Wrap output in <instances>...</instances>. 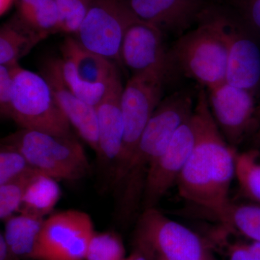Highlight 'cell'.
I'll return each mask as SVG.
<instances>
[{
    "label": "cell",
    "instance_id": "1",
    "mask_svg": "<svg viewBox=\"0 0 260 260\" xmlns=\"http://www.w3.org/2000/svg\"><path fill=\"white\" fill-rule=\"evenodd\" d=\"M192 116L196 142L177 186L183 199L214 215L230 203L238 152L215 122L204 88L198 91Z\"/></svg>",
    "mask_w": 260,
    "mask_h": 260
},
{
    "label": "cell",
    "instance_id": "2",
    "mask_svg": "<svg viewBox=\"0 0 260 260\" xmlns=\"http://www.w3.org/2000/svg\"><path fill=\"white\" fill-rule=\"evenodd\" d=\"M2 143L15 147L34 169L56 180H79L90 173L86 153L75 137L21 129Z\"/></svg>",
    "mask_w": 260,
    "mask_h": 260
},
{
    "label": "cell",
    "instance_id": "3",
    "mask_svg": "<svg viewBox=\"0 0 260 260\" xmlns=\"http://www.w3.org/2000/svg\"><path fill=\"white\" fill-rule=\"evenodd\" d=\"M167 51L169 71L177 68L187 78L211 90L226 83L227 53L205 15Z\"/></svg>",
    "mask_w": 260,
    "mask_h": 260
},
{
    "label": "cell",
    "instance_id": "4",
    "mask_svg": "<svg viewBox=\"0 0 260 260\" xmlns=\"http://www.w3.org/2000/svg\"><path fill=\"white\" fill-rule=\"evenodd\" d=\"M167 76L165 71L158 70L135 73L123 88L121 109L124 132L112 177V186L116 189L125 177L143 131L162 101Z\"/></svg>",
    "mask_w": 260,
    "mask_h": 260
},
{
    "label": "cell",
    "instance_id": "5",
    "mask_svg": "<svg viewBox=\"0 0 260 260\" xmlns=\"http://www.w3.org/2000/svg\"><path fill=\"white\" fill-rule=\"evenodd\" d=\"M11 119L21 129L61 137H75L72 126L45 78L39 73L13 66Z\"/></svg>",
    "mask_w": 260,
    "mask_h": 260
},
{
    "label": "cell",
    "instance_id": "6",
    "mask_svg": "<svg viewBox=\"0 0 260 260\" xmlns=\"http://www.w3.org/2000/svg\"><path fill=\"white\" fill-rule=\"evenodd\" d=\"M135 246L150 260H212L198 234L155 208L143 210L137 224Z\"/></svg>",
    "mask_w": 260,
    "mask_h": 260
},
{
    "label": "cell",
    "instance_id": "7",
    "mask_svg": "<svg viewBox=\"0 0 260 260\" xmlns=\"http://www.w3.org/2000/svg\"><path fill=\"white\" fill-rule=\"evenodd\" d=\"M138 20L128 0H92L75 37L89 50L121 64L124 34Z\"/></svg>",
    "mask_w": 260,
    "mask_h": 260
},
{
    "label": "cell",
    "instance_id": "8",
    "mask_svg": "<svg viewBox=\"0 0 260 260\" xmlns=\"http://www.w3.org/2000/svg\"><path fill=\"white\" fill-rule=\"evenodd\" d=\"M95 233L93 220L85 212L68 210L44 220L32 260H85Z\"/></svg>",
    "mask_w": 260,
    "mask_h": 260
},
{
    "label": "cell",
    "instance_id": "9",
    "mask_svg": "<svg viewBox=\"0 0 260 260\" xmlns=\"http://www.w3.org/2000/svg\"><path fill=\"white\" fill-rule=\"evenodd\" d=\"M205 15L226 50V83L252 91L260 82L259 47L235 20L223 12L209 7Z\"/></svg>",
    "mask_w": 260,
    "mask_h": 260
},
{
    "label": "cell",
    "instance_id": "10",
    "mask_svg": "<svg viewBox=\"0 0 260 260\" xmlns=\"http://www.w3.org/2000/svg\"><path fill=\"white\" fill-rule=\"evenodd\" d=\"M195 142L196 126L191 114L177 130L164 153L150 168L142 200L143 210L155 208L168 191L177 185Z\"/></svg>",
    "mask_w": 260,
    "mask_h": 260
},
{
    "label": "cell",
    "instance_id": "11",
    "mask_svg": "<svg viewBox=\"0 0 260 260\" xmlns=\"http://www.w3.org/2000/svg\"><path fill=\"white\" fill-rule=\"evenodd\" d=\"M210 110L229 144L237 148L257 121L251 91L225 83L208 90Z\"/></svg>",
    "mask_w": 260,
    "mask_h": 260
},
{
    "label": "cell",
    "instance_id": "12",
    "mask_svg": "<svg viewBox=\"0 0 260 260\" xmlns=\"http://www.w3.org/2000/svg\"><path fill=\"white\" fill-rule=\"evenodd\" d=\"M40 74L49 83L70 124L97 154L99 126L95 107L82 101L70 90L63 78L59 59L49 58L44 61Z\"/></svg>",
    "mask_w": 260,
    "mask_h": 260
},
{
    "label": "cell",
    "instance_id": "13",
    "mask_svg": "<svg viewBox=\"0 0 260 260\" xmlns=\"http://www.w3.org/2000/svg\"><path fill=\"white\" fill-rule=\"evenodd\" d=\"M162 37V32L158 28L143 20L132 24L121 43V64L134 74L158 70L168 75V54Z\"/></svg>",
    "mask_w": 260,
    "mask_h": 260
},
{
    "label": "cell",
    "instance_id": "14",
    "mask_svg": "<svg viewBox=\"0 0 260 260\" xmlns=\"http://www.w3.org/2000/svg\"><path fill=\"white\" fill-rule=\"evenodd\" d=\"M140 20L164 31L182 32L209 8L208 0H128Z\"/></svg>",
    "mask_w": 260,
    "mask_h": 260
},
{
    "label": "cell",
    "instance_id": "15",
    "mask_svg": "<svg viewBox=\"0 0 260 260\" xmlns=\"http://www.w3.org/2000/svg\"><path fill=\"white\" fill-rule=\"evenodd\" d=\"M123 88L119 75L113 80L105 96L95 107L99 126L97 156L104 165L112 166V177L124 138V118L121 109Z\"/></svg>",
    "mask_w": 260,
    "mask_h": 260
},
{
    "label": "cell",
    "instance_id": "16",
    "mask_svg": "<svg viewBox=\"0 0 260 260\" xmlns=\"http://www.w3.org/2000/svg\"><path fill=\"white\" fill-rule=\"evenodd\" d=\"M62 58L74 66L76 74L90 83H109L119 74L112 60L84 47L75 37L68 36L61 45Z\"/></svg>",
    "mask_w": 260,
    "mask_h": 260
},
{
    "label": "cell",
    "instance_id": "17",
    "mask_svg": "<svg viewBox=\"0 0 260 260\" xmlns=\"http://www.w3.org/2000/svg\"><path fill=\"white\" fill-rule=\"evenodd\" d=\"M46 38L24 23L15 14L0 28V64H19V60Z\"/></svg>",
    "mask_w": 260,
    "mask_h": 260
},
{
    "label": "cell",
    "instance_id": "18",
    "mask_svg": "<svg viewBox=\"0 0 260 260\" xmlns=\"http://www.w3.org/2000/svg\"><path fill=\"white\" fill-rule=\"evenodd\" d=\"M60 186L54 178L37 172L29 181L19 213L44 218L61 198Z\"/></svg>",
    "mask_w": 260,
    "mask_h": 260
},
{
    "label": "cell",
    "instance_id": "19",
    "mask_svg": "<svg viewBox=\"0 0 260 260\" xmlns=\"http://www.w3.org/2000/svg\"><path fill=\"white\" fill-rule=\"evenodd\" d=\"M44 219L20 214L5 220L3 235L10 249L20 259H31Z\"/></svg>",
    "mask_w": 260,
    "mask_h": 260
},
{
    "label": "cell",
    "instance_id": "20",
    "mask_svg": "<svg viewBox=\"0 0 260 260\" xmlns=\"http://www.w3.org/2000/svg\"><path fill=\"white\" fill-rule=\"evenodd\" d=\"M213 216L250 242L260 243V205L258 203L230 201Z\"/></svg>",
    "mask_w": 260,
    "mask_h": 260
},
{
    "label": "cell",
    "instance_id": "21",
    "mask_svg": "<svg viewBox=\"0 0 260 260\" xmlns=\"http://www.w3.org/2000/svg\"><path fill=\"white\" fill-rule=\"evenodd\" d=\"M18 18L45 37L59 32V15L55 0H16Z\"/></svg>",
    "mask_w": 260,
    "mask_h": 260
},
{
    "label": "cell",
    "instance_id": "22",
    "mask_svg": "<svg viewBox=\"0 0 260 260\" xmlns=\"http://www.w3.org/2000/svg\"><path fill=\"white\" fill-rule=\"evenodd\" d=\"M236 179L243 194L260 205V150L251 149L238 153Z\"/></svg>",
    "mask_w": 260,
    "mask_h": 260
},
{
    "label": "cell",
    "instance_id": "23",
    "mask_svg": "<svg viewBox=\"0 0 260 260\" xmlns=\"http://www.w3.org/2000/svg\"><path fill=\"white\" fill-rule=\"evenodd\" d=\"M59 61L63 78L70 90L87 104L95 107L99 105L114 79L109 83H88L77 75L74 66L69 60L61 58Z\"/></svg>",
    "mask_w": 260,
    "mask_h": 260
},
{
    "label": "cell",
    "instance_id": "24",
    "mask_svg": "<svg viewBox=\"0 0 260 260\" xmlns=\"http://www.w3.org/2000/svg\"><path fill=\"white\" fill-rule=\"evenodd\" d=\"M125 248L115 232H95L90 239L85 260H124Z\"/></svg>",
    "mask_w": 260,
    "mask_h": 260
},
{
    "label": "cell",
    "instance_id": "25",
    "mask_svg": "<svg viewBox=\"0 0 260 260\" xmlns=\"http://www.w3.org/2000/svg\"><path fill=\"white\" fill-rule=\"evenodd\" d=\"M39 171L32 172L0 185V218L8 220L19 211L29 181Z\"/></svg>",
    "mask_w": 260,
    "mask_h": 260
},
{
    "label": "cell",
    "instance_id": "26",
    "mask_svg": "<svg viewBox=\"0 0 260 260\" xmlns=\"http://www.w3.org/2000/svg\"><path fill=\"white\" fill-rule=\"evenodd\" d=\"M35 170L23 154L13 145L1 143L0 185Z\"/></svg>",
    "mask_w": 260,
    "mask_h": 260
},
{
    "label": "cell",
    "instance_id": "27",
    "mask_svg": "<svg viewBox=\"0 0 260 260\" xmlns=\"http://www.w3.org/2000/svg\"><path fill=\"white\" fill-rule=\"evenodd\" d=\"M59 15V32L75 34L79 30L92 0H55Z\"/></svg>",
    "mask_w": 260,
    "mask_h": 260
},
{
    "label": "cell",
    "instance_id": "28",
    "mask_svg": "<svg viewBox=\"0 0 260 260\" xmlns=\"http://www.w3.org/2000/svg\"><path fill=\"white\" fill-rule=\"evenodd\" d=\"M13 82V66L0 64V113L7 119H11Z\"/></svg>",
    "mask_w": 260,
    "mask_h": 260
},
{
    "label": "cell",
    "instance_id": "29",
    "mask_svg": "<svg viewBox=\"0 0 260 260\" xmlns=\"http://www.w3.org/2000/svg\"><path fill=\"white\" fill-rule=\"evenodd\" d=\"M228 260H260V243L237 242L229 246Z\"/></svg>",
    "mask_w": 260,
    "mask_h": 260
},
{
    "label": "cell",
    "instance_id": "30",
    "mask_svg": "<svg viewBox=\"0 0 260 260\" xmlns=\"http://www.w3.org/2000/svg\"><path fill=\"white\" fill-rule=\"evenodd\" d=\"M246 13L249 21L260 30V0H246Z\"/></svg>",
    "mask_w": 260,
    "mask_h": 260
},
{
    "label": "cell",
    "instance_id": "31",
    "mask_svg": "<svg viewBox=\"0 0 260 260\" xmlns=\"http://www.w3.org/2000/svg\"><path fill=\"white\" fill-rule=\"evenodd\" d=\"M0 260H20V258L10 249L3 232L0 234Z\"/></svg>",
    "mask_w": 260,
    "mask_h": 260
},
{
    "label": "cell",
    "instance_id": "32",
    "mask_svg": "<svg viewBox=\"0 0 260 260\" xmlns=\"http://www.w3.org/2000/svg\"><path fill=\"white\" fill-rule=\"evenodd\" d=\"M124 260H150L143 251L135 248L130 255L124 258Z\"/></svg>",
    "mask_w": 260,
    "mask_h": 260
},
{
    "label": "cell",
    "instance_id": "33",
    "mask_svg": "<svg viewBox=\"0 0 260 260\" xmlns=\"http://www.w3.org/2000/svg\"><path fill=\"white\" fill-rule=\"evenodd\" d=\"M15 2H16V0H0L1 15H3L6 13L10 9V7L13 5V3H15Z\"/></svg>",
    "mask_w": 260,
    "mask_h": 260
},
{
    "label": "cell",
    "instance_id": "34",
    "mask_svg": "<svg viewBox=\"0 0 260 260\" xmlns=\"http://www.w3.org/2000/svg\"><path fill=\"white\" fill-rule=\"evenodd\" d=\"M253 141H254V147L256 149L260 148V125L258 126L257 129L256 130L255 133H254V139H253Z\"/></svg>",
    "mask_w": 260,
    "mask_h": 260
},
{
    "label": "cell",
    "instance_id": "35",
    "mask_svg": "<svg viewBox=\"0 0 260 260\" xmlns=\"http://www.w3.org/2000/svg\"><path fill=\"white\" fill-rule=\"evenodd\" d=\"M256 119H258V120H260V105L259 107L256 109Z\"/></svg>",
    "mask_w": 260,
    "mask_h": 260
},
{
    "label": "cell",
    "instance_id": "36",
    "mask_svg": "<svg viewBox=\"0 0 260 260\" xmlns=\"http://www.w3.org/2000/svg\"><path fill=\"white\" fill-rule=\"evenodd\" d=\"M156 260H162V259H156Z\"/></svg>",
    "mask_w": 260,
    "mask_h": 260
}]
</instances>
